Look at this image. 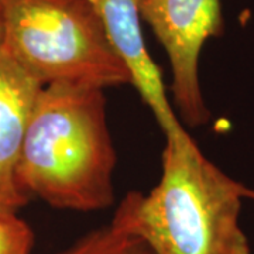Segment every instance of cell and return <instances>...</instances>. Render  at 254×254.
I'll use <instances>...</instances> for the list:
<instances>
[{"instance_id": "cell-9", "label": "cell", "mask_w": 254, "mask_h": 254, "mask_svg": "<svg viewBox=\"0 0 254 254\" xmlns=\"http://www.w3.org/2000/svg\"><path fill=\"white\" fill-rule=\"evenodd\" d=\"M3 38H4V26H3V14H1V7H0V50L3 47Z\"/></svg>"}, {"instance_id": "cell-1", "label": "cell", "mask_w": 254, "mask_h": 254, "mask_svg": "<svg viewBox=\"0 0 254 254\" xmlns=\"http://www.w3.org/2000/svg\"><path fill=\"white\" fill-rule=\"evenodd\" d=\"M243 198L235 181L185 133L165 140L163 173L147 195L128 192L110 225L138 237L154 254H252L240 226Z\"/></svg>"}, {"instance_id": "cell-5", "label": "cell", "mask_w": 254, "mask_h": 254, "mask_svg": "<svg viewBox=\"0 0 254 254\" xmlns=\"http://www.w3.org/2000/svg\"><path fill=\"white\" fill-rule=\"evenodd\" d=\"M120 60L126 65L131 85L153 112L165 140L187 133L171 106L161 72L145 46L138 0H89Z\"/></svg>"}, {"instance_id": "cell-8", "label": "cell", "mask_w": 254, "mask_h": 254, "mask_svg": "<svg viewBox=\"0 0 254 254\" xmlns=\"http://www.w3.org/2000/svg\"><path fill=\"white\" fill-rule=\"evenodd\" d=\"M33 243L31 227L17 213L0 212V254H30Z\"/></svg>"}, {"instance_id": "cell-6", "label": "cell", "mask_w": 254, "mask_h": 254, "mask_svg": "<svg viewBox=\"0 0 254 254\" xmlns=\"http://www.w3.org/2000/svg\"><path fill=\"white\" fill-rule=\"evenodd\" d=\"M43 85L0 50V212L17 213L27 203L17 165L34 100Z\"/></svg>"}, {"instance_id": "cell-7", "label": "cell", "mask_w": 254, "mask_h": 254, "mask_svg": "<svg viewBox=\"0 0 254 254\" xmlns=\"http://www.w3.org/2000/svg\"><path fill=\"white\" fill-rule=\"evenodd\" d=\"M61 254H154L138 237L113 225L98 229Z\"/></svg>"}, {"instance_id": "cell-3", "label": "cell", "mask_w": 254, "mask_h": 254, "mask_svg": "<svg viewBox=\"0 0 254 254\" xmlns=\"http://www.w3.org/2000/svg\"><path fill=\"white\" fill-rule=\"evenodd\" d=\"M1 51L43 86L131 83L89 0H0Z\"/></svg>"}, {"instance_id": "cell-2", "label": "cell", "mask_w": 254, "mask_h": 254, "mask_svg": "<svg viewBox=\"0 0 254 254\" xmlns=\"http://www.w3.org/2000/svg\"><path fill=\"white\" fill-rule=\"evenodd\" d=\"M115 165L103 89L66 83L43 86L18 160L23 192L58 209L100 210L115 200Z\"/></svg>"}, {"instance_id": "cell-4", "label": "cell", "mask_w": 254, "mask_h": 254, "mask_svg": "<svg viewBox=\"0 0 254 254\" xmlns=\"http://www.w3.org/2000/svg\"><path fill=\"white\" fill-rule=\"evenodd\" d=\"M138 9L168 55L182 120L190 127L205 125L210 112L200 88L199 60L206 41L223 34L220 0H138Z\"/></svg>"}]
</instances>
